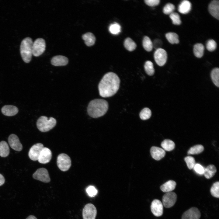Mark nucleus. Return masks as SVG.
<instances>
[{
  "label": "nucleus",
  "instance_id": "obj_1",
  "mask_svg": "<svg viewBox=\"0 0 219 219\" xmlns=\"http://www.w3.org/2000/svg\"><path fill=\"white\" fill-rule=\"evenodd\" d=\"M120 82L119 77L115 73L112 72L106 73L98 85L100 95L105 98L113 96L119 89Z\"/></svg>",
  "mask_w": 219,
  "mask_h": 219
},
{
  "label": "nucleus",
  "instance_id": "obj_2",
  "mask_svg": "<svg viewBox=\"0 0 219 219\" xmlns=\"http://www.w3.org/2000/svg\"><path fill=\"white\" fill-rule=\"evenodd\" d=\"M108 109V103L106 100L102 99H95L89 103L87 112L92 117L97 118L105 114Z\"/></svg>",
  "mask_w": 219,
  "mask_h": 219
},
{
  "label": "nucleus",
  "instance_id": "obj_3",
  "mask_svg": "<svg viewBox=\"0 0 219 219\" xmlns=\"http://www.w3.org/2000/svg\"><path fill=\"white\" fill-rule=\"evenodd\" d=\"M33 41L29 37H27L22 41L20 50L22 59L26 63H29L31 60L33 55Z\"/></svg>",
  "mask_w": 219,
  "mask_h": 219
},
{
  "label": "nucleus",
  "instance_id": "obj_4",
  "mask_svg": "<svg viewBox=\"0 0 219 219\" xmlns=\"http://www.w3.org/2000/svg\"><path fill=\"white\" fill-rule=\"evenodd\" d=\"M56 120L54 118H48L47 117L42 116L36 122V126L38 130L42 132H46L52 129L56 125Z\"/></svg>",
  "mask_w": 219,
  "mask_h": 219
},
{
  "label": "nucleus",
  "instance_id": "obj_5",
  "mask_svg": "<svg viewBox=\"0 0 219 219\" xmlns=\"http://www.w3.org/2000/svg\"><path fill=\"white\" fill-rule=\"evenodd\" d=\"M57 165L61 171L64 172L67 171L69 169L71 165L70 157L65 154H60L57 157Z\"/></svg>",
  "mask_w": 219,
  "mask_h": 219
},
{
  "label": "nucleus",
  "instance_id": "obj_6",
  "mask_svg": "<svg viewBox=\"0 0 219 219\" xmlns=\"http://www.w3.org/2000/svg\"><path fill=\"white\" fill-rule=\"evenodd\" d=\"M46 48L45 40L41 38H37L33 43L32 47L33 55L38 57L44 51Z\"/></svg>",
  "mask_w": 219,
  "mask_h": 219
},
{
  "label": "nucleus",
  "instance_id": "obj_7",
  "mask_svg": "<svg viewBox=\"0 0 219 219\" xmlns=\"http://www.w3.org/2000/svg\"><path fill=\"white\" fill-rule=\"evenodd\" d=\"M97 210L95 206L91 203L87 204L84 207L82 212L83 219H95Z\"/></svg>",
  "mask_w": 219,
  "mask_h": 219
},
{
  "label": "nucleus",
  "instance_id": "obj_8",
  "mask_svg": "<svg viewBox=\"0 0 219 219\" xmlns=\"http://www.w3.org/2000/svg\"><path fill=\"white\" fill-rule=\"evenodd\" d=\"M177 198V196L175 193L172 192L166 193L162 198L163 205L165 208H170L175 204Z\"/></svg>",
  "mask_w": 219,
  "mask_h": 219
},
{
  "label": "nucleus",
  "instance_id": "obj_9",
  "mask_svg": "<svg viewBox=\"0 0 219 219\" xmlns=\"http://www.w3.org/2000/svg\"><path fill=\"white\" fill-rule=\"evenodd\" d=\"M33 179L45 183H48L50 181L48 172L45 168H40L37 169L33 174Z\"/></svg>",
  "mask_w": 219,
  "mask_h": 219
},
{
  "label": "nucleus",
  "instance_id": "obj_10",
  "mask_svg": "<svg viewBox=\"0 0 219 219\" xmlns=\"http://www.w3.org/2000/svg\"><path fill=\"white\" fill-rule=\"evenodd\" d=\"M154 58L155 62L158 65L163 66L167 61V53L163 49L160 48L157 49L154 53Z\"/></svg>",
  "mask_w": 219,
  "mask_h": 219
},
{
  "label": "nucleus",
  "instance_id": "obj_11",
  "mask_svg": "<svg viewBox=\"0 0 219 219\" xmlns=\"http://www.w3.org/2000/svg\"><path fill=\"white\" fill-rule=\"evenodd\" d=\"M44 148L43 145L40 143H38L33 145L30 148L28 153V156L32 160H38L40 153Z\"/></svg>",
  "mask_w": 219,
  "mask_h": 219
},
{
  "label": "nucleus",
  "instance_id": "obj_12",
  "mask_svg": "<svg viewBox=\"0 0 219 219\" xmlns=\"http://www.w3.org/2000/svg\"><path fill=\"white\" fill-rule=\"evenodd\" d=\"M151 209L152 214L156 217L161 216L163 214V205L161 201L155 199L152 201Z\"/></svg>",
  "mask_w": 219,
  "mask_h": 219
},
{
  "label": "nucleus",
  "instance_id": "obj_13",
  "mask_svg": "<svg viewBox=\"0 0 219 219\" xmlns=\"http://www.w3.org/2000/svg\"><path fill=\"white\" fill-rule=\"evenodd\" d=\"M8 141L10 147L14 150L18 151L22 150V145L18 137L16 134H12L10 135L8 137Z\"/></svg>",
  "mask_w": 219,
  "mask_h": 219
},
{
  "label": "nucleus",
  "instance_id": "obj_14",
  "mask_svg": "<svg viewBox=\"0 0 219 219\" xmlns=\"http://www.w3.org/2000/svg\"><path fill=\"white\" fill-rule=\"evenodd\" d=\"M200 216L201 214L198 209L193 207L183 213L182 219H199Z\"/></svg>",
  "mask_w": 219,
  "mask_h": 219
},
{
  "label": "nucleus",
  "instance_id": "obj_15",
  "mask_svg": "<svg viewBox=\"0 0 219 219\" xmlns=\"http://www.w3.org/2000/svg\"><path fill=\"white\" fill-rule=\"evenodd\" d=\"M52 157V153L50 150L46 147H44L42 149L38 161L42 164H46L49 162Z\"/></svg>",
  "mask_w": 219,
  "mask_h": 219
},
{
  "label": "nucleus",
  "instance_id": "obj_16",
  "mask_svg": "<svg viewBox=\"0 0 219 219\" xmlns=\"http://www.w3.org/2000/svg\"><path fill=\"white\" fill-rule=\"evenodd\" d=\"M208 9L210 14L214 18L219 19V1L214 0L209 4Z\"/></svg>",
  "mask_w": 219,
  "mask_h": 219
},
{
  "label": "nucleus",
  "instance_id": "obj_17",
  "mask_svg": "<svg viewBox=\"0 0 219 219\" xmlns=\"http://www.w3.org/2000/svg\"><path fill=\"white\" fill-rule=\"evenodd\" d=\"M150 153L152 158L158 161L162 159L165 155V152L163 149L155 146L151 148Z\"/></svg>",
  "mask_w": 219,
  "mask_h": 219
},
{
  "label": "nucleus",
  "instance_id": "obj_18",
  "mask_svg": "<svg viewBox=\"0 0 219 219\" xmlns=\"http://www.w3.org/2000/svg\"><path fill=\"white\" fill-rule=\"evenodd\" d=\"M18 108L13 105H5L1 109L2 113L4 115L8 116L15 115L18 113Z\"/></svg>",
  "mask_w": 219,
  "mask_h": 219
},
{
  "label": "nucleus",
  "instance_id": "obj_19",
  "mask_svg": "<svg viewBox=\"0 0 219 219\" xmlns=\"http://www.w3.org/2000/svg\"><path fill=\"white\" fill-rule=\"evenodd\" d=\"M51 62L52 64L55 66H64L68 64V59L64 56L57 55L52 58Z\"/></svg>",
  "mask_w": 219,
  "mask_h": 219
},
{
  "label": "nucleus",
  "instance_id": "obj_20",
  "mask_svg": "<svg viewBox=\"0 0 219 219\" xmlns=\"http://www.w3.org/2000/svg\"><path fill=\"white\" fill-rule=\"evenodd\" d=\"M191 8V4L190 2L186 0L182 1L179 5L178 10L180 13L186 14L190 11Z\"/></svg>",
  "mask_w": 219,
  "mask_h": 219
},
{
  "label": "nucleus",
  "instance_id": "obj_21",
  "mask_svg": "<svg viewBox=\"0 0 219 219\" xmlns=\"http://www.w3.org/2000/svg\"><path fill=\"white\" fill-rule=\"evenodd\" d=\"M176 182L172 180H169L162 185L160 187L161 190L164 192H171L176 188Z\"/></svg>",
  "mask_w": 219,
  "mask_h": 219
},
{
  "label": "nucleus",
  "instance_id": "obj_22",
  "mask_svg": "<svg viewBox=\"0 0 219 219\" xmlns=\"http://www.w3.org/2000/svg\"><path fill=\"white\" fill-rule=\"evenodd\" d=\"M82 38L85 44L88 46H92L95 43L96 37L91 32H87L83 35Z\"/></svg>",
  "mask_w": 219,
  "mask_h": 219
},
{
  "label": "nucleus",
  "instance_id": "obj_23",
  "mask_svg": "<svg viewBox=\"0 0 219 219\" xmlns=\"http://www.w3.org/2000/svg\"><path fill=\"white\" fill-rule=\"evenodd\" d=\"M204 50V47L202 43H196L194 45L193 49L194 55L198 58H201L203 55Z\"/></svg>",
  "mask_w": 219,
  "mask_h": 219
},
{
  "label": "nucleus",
  "instance_id": "obj_24",
  "mask_svg": "<svg viewBox=\"0 0 219 219\" xmlns=\"http://www.w3.org/2000/svg\"><path fill=\"white\" fill-rule=\"evenodd\" d=\"M217 172L215 166L213 165H210L204 169L203 174L205 178L210 179L213 177Z\"/></svg>",
  "mask_w": 219,
  "mask_h": 219
},
{
  "label": "nucleus",
  "instance_id": "obj_25",
  "mask_svg": "<svg viewBox=\"0 0 219 219\" xmlns=\"http://www.w3.org/2000/svg\"><path fill=\"white\" fill-rule=\"evenodd\" d=\"M9 148L7 143L5 141L0 142V156L6 157L9 154Z\"/></svg>",
  "mask_w": 219,
  "mask_h": 219
},
{
  "label": "nucleus",
  "instance_id": "obj_26",
  "mask_svg": "<svg viewBox=\"0 0 219 219\" xmlns=\"http://www.w3.org/2000/svg\"><path fill=\"white\" fill-rule=\"evenodd\" d=\"M123 44L125 48L130 51L134 50L137 47L136 43L130 37H127L125 40Z\"/></svg>",
  "mask_w": 219,
  "mask_h": 219
},
{
  "label": "nucleus",
  "instance_id": "obj_27",
  "mask_svg": "<svg viewBox=\"0 0 219 219\" xmlns=\"http://www.w3.org/2000/svg\"><path fill=\"white\" fill-rule=\"evenodd\" d=\"M161 146L165 151H170L172 150L175 147L174 142L170 139H165L162 141Z\"/></svg>",
  "mask_w": 219,
  "mask_h": 219
},
{
  "label": "nucleus",
  "instance_id": "obj_28",
  "mask_svg": "<svg viewBox=\"0 0 219 219\" xmlns=\"http://www.w3.org/2000/svg\"><path fill=\"white\" fill-rule=\"evenodd\" d=\"M165 36L167 40L172 44H178L179 42V36L175 33H168Z\"/></svg>",
  "mask_w": 219,
  "mask_h": 219
},
{
  "label": "nucleus",
  "instance_id": "obj_29",
  "mask_svg": "<svg viewBox=\"0 0 219 219\" xmlns=\"http://www.w3.org/2000/svg\"><path fill=\"white\" fill-rule=\"evenodd\" d=\"M142 45L144 49L148 52L151 51L153 48L152 42L147 36H144L143 38Z\"/></svg>",
  "mask_w": 219,
  "mask_h": 219
},
{
  "label": "nucleus",
  "instance_id": "obj_30",
  "mask_svg": "<svg viewBox=\"0 0 219 219\" xmlns=\"http://www.w3.org/2000/svg\"><path fill=\"white\" fill-rule=\"evenodd\" d=\"M219 69L218 68H214L211 73V77L214 83L217 87L219 86Z\"/></svg>",
  "mask_w": 219,
  "mask_h": 219
},
{
  "label": "nucleus",
  "instance_id": "obj_31",
  "mask_svg": "<svg viewBox=\"0 0 219 219\" xmlns=\"http://www.w3.org/2000/svg\"><path fill=\"white\" fill-rule=\"evenodd\" d=\"M204 149V147L202 145L197 144L188 150L187 153L189 155L198 154L202 152Z\"/></svg>",
  "mask_w": 219,
  "mask_h": 219
},
{
  "label": "nucleus",
  "instance_id": "obj_32",
  "mask_svg": "<svg viewBox=\"0 0 219 219\" xmlns=\"http://www.w3.org/2000/svg\"><path fill=\"white\" fill-rule=\"evenodd\" d=\"M144 68L146 73L149 75H154L155 70L153 63L150 61H147L144 64Z\"/></svg>",
  "mask_w": 219,
  "mask_h": 219
},
{
  "label": "nucleus",
  "instance_id": "obj_33",
  "mask_svg": "<svg viewBox=\"0 0 219 219\" xmlns=\"http://www.w3.org/2000/svg\"><path fill=\"white\" fill-rule=\"evenodd\" d=\"M151 111L148 108H145L143 109L139 114L141 119L144 120L149 119L151 117Z\"/></svg>",
  "mask_w": 219,
  "mask_h": 219
},
{
  "label": "nucleus",
  "instance_id": "obj_34",
  "mask_svg": "<svg viewBox=\"0 0 219 219\" xmlns=\"http://www.w3.org/2000/svg\"><path fill=\"white\" fill-rule=\"evenodd\" d=\"M219 182H217L214 183L210 189L211 195L214 197L219 198Z\"/></svg>",
  "mask_w": 219,
  "mask_h": 219
},
{
  "label": "nucleus",
  "instance_id": "obj_35",
  "mask_svg": "<svg viewBox=\"0 0 219 219\" xmlns=\"http://www.w3.org/2000/svg\"><path fill=\"white\" fill-rule=\"evenodd\" d=\"M169 17L173 24L179 25L181 24L180 17L178 13L173 12L169 14Z\"/></svg>",
  "mask_w": 219,
  "mask_h": 219
},
{
  "label": "nucleus",
  "instance_id": "obj_36",
  "mask_svg": "<svg viewBox=\"0 0 219 219\" xmlns=\"http://www.w3.org/2000/svg\"><path fill=\"white\" fill-rule=\"evenodd\" d=\"M109 30L110 33L113 34H117L121 31V26L117 23L111 24L109 27Z\"/></svg>",
  "mask_w": 219,
  "mask_h": 219
},
{
  "label": "nucleus",
  "instance_id": "obj_37",
  "mask_svg": "<svg viewBox=\"0 0 219 219\" xmlns=\"http://www.w3.org/2000/svg\"><path fill=\"white\" fill-rule=\"evenodd\" d=\"M175 9L174 5L171 3L167 4L164 7L163 12L165 14L169 15Z\"/></svg>",
  "mask_w": 219,
  "mask_h": 219
},
{
  "label": "nucleus",
  "instance_id": "obj_38",
  "mask_svg": "<svg viewBox=\"0 0 219 219\" xmlns=\"http://www.w3.org/2000/svg\"><path fill=\"white\" fill-rule=\"evenodd\" d=\"M184 160L189 169H193L196 164L195 159L193 157L191 156H187L184 158Z\"/></svg>",
  "mask_w": 219,
  "mask_h": 219
},
{
  "label": "nucleus",
  "instance_id": "obj_39",
  "mask_svg": "<svg viewBox=\"0 0 219 219\" xmlns=\"http://www.w3.org/2000/svg\"><path fill=\"white\" fill-rule=\"evenodd\" d=\"M217 44L216 42L213 39L209 40L206 44L207 49L210 51H213L216 48Z\"/></svg>",
  "mask_w": 219,
  "mask_h": 219
},
{
  "label": "nucleus",
  "instance_id": "obj_40",
  "mask_svg": "<svg viewBox=\"0 0 219 219\" xmlns=\"http://www.w3.org/2000/svg\"><path fill=\"white\" fill-rule=\"evenodd\" d=\"M86 192L89 195L93 197L96 195L97 191L96 188L93 186H90L86 189Z\"/></svg>",
  "mask_w": 219,
  "mask_h": 219
},
{
  "label": "nucleus",
  "instance_id": "obj_41",
  "mask_svg": "<svg viewBox=\"0 0 219 219\" xmlns=\"http://www.w3.org/2000/svg\"><path fill=\"white\" fill-rule=\"evenodd\" d=\"M193 169L197 173L201 175L203 174L204 169L200 164L198 163H196Z\"/></svg>",
  "mask_w": 219,
  "mask_h": 219
},
{
  "label": "nucleus",
  "instance_id": "obj_42",
  "mask_svg": "<svg viewBox=\"0 0 219 219\" xmlns=\"http://www.w3.org/2000/svg\"><path fill=\"white\" fill-rule=\"evenodd\" d=\"M144 3L150 6H155L158 5L160 2L159 0H145Z\"/></svg>",
  "mask_w": 219,
  "mask_h": 219
},
{
  "label": "nucleus",
  "instance_id": "obj_43",
  "mask_svg": "<svg viewBox=\"0 0 219 219\" xmlns=\"http://www.w3.org/2000/svg\"><path fill=\"white\" fill-rule=\"evenodd\" d=\"M152 44L153 47L157 50L161 48L162 44V42L160 39H156L154 40Z\"/></svg>",
  "mask_w": 219,
  "mask_h": 219
},
{
  "label": "nucleus",
  "instance_id": "obj_44",
  "mask_svg": "<svg viewBox=\"0 0 219 219\" xmlns=\"http://www.w3.org/2000/svg\"><path fill=\"white\" fill-rule=\"evenodd\" d=\"M5 182V179L4 176L0 174V186L3 185Z\"/></svg>",
  "mask_w": 219,
  "mask_h": 219
},
{
  "label": "nucleus",
  "instance_id": "obj_45",
  "mask_svg": "<svg viewBox=\"0 0 219 219\" xmlns=\"http://www.w3.org/2000/svg\"><path fill=\"white\" fill-rule=\"evenodd\" d=\"M26 219H37L36 217L33 215H30Z\"/></svg>",
  "mask_w": 219,
  "mask_h": 219
}]
</instances>
